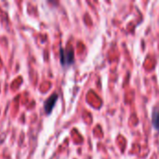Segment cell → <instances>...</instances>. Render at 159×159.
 <instances>
[{"label": "cell", "mask_w": 159, "mask_h": 159, "mask_svg": "<svg viewBox=\"0 0 159 159\" xmlns=\"http://www.w3.org/2000/svg\"><path fill=\"white\" fill-rule=\"evenodd\" d=\"M152 124L155 129L159 131V107L155 108L152 113Z\"/></svg>", "instance_id": "3"}, {"label": "cell", "mask_w": 159, "mask_h": 159, "mask_svg": "<svg viewBox=\"0 0 159 159\" xmlns=\"http://www.w3.org/2000/svg\"><path fill=\"white\" fill-rule=\"evenodd\" d=\"M60 58L62 65H70L74 62V52L72 49L61 48Z\"/></svg>", "instance_id": "1"}, {"label": "cell", "mask_w": 159, "mask_h": 159, "mask_svg": "<svg viewBox=\"0 0 159 159\" xmlns=\"http://www.w3.org/2000/svg\"><path fill=\"white\" fill-rule=\"evenodd\" d=\"M57 100H58V95L56 93L52 94L48 99L46 100V102L44 103V110H45L47 115H49L52 112V110L56 104Z\"/></svg>", "instance_id": "2"}]
</instances>
